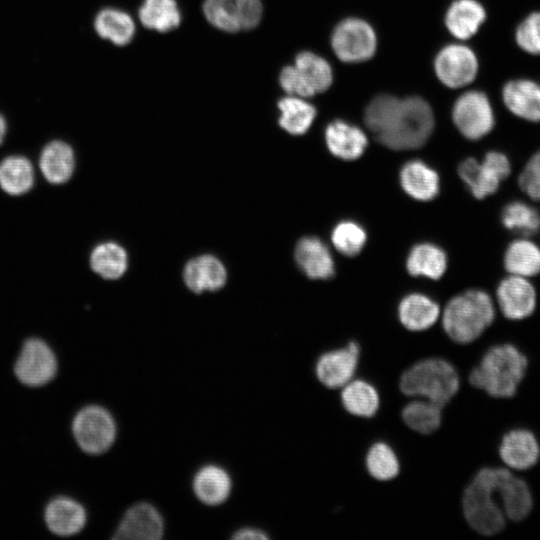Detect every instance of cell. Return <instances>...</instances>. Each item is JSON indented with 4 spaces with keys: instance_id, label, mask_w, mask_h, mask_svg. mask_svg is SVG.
<instances>
[{
    "instance_id": "24",
    "label": "cell",
    "mask_w": 540,
    "mask_h": 540,
    "mask_svg": "<svg viewBox=\"0 0 540 540\" xmlns=\"http://www.w3.org/2000/svg\"><path fill=\"white\" fill-rule=\"evenodd\" d=\"M325 141L335 157L347 161L359 158L368 144L367 137L360 128L343 120H335L327 125Z\"/></svg>"
},
{
    "instance_id": "39",
    "label": "cell",
    "mask_w": 540,
    "mask_h": 540,
    "mask_svg": "<svg viewBox=\"0 0 540 540\" xmlns=\"http://www.w3.org/2000/svg\"><path fill=\"white\" fill-rule=\"evenodd\" d=\"M366 239L365 230L354 221H342L338 223L331 234L334 247L346 256L358 254L364 247Z\"/></svg>"
},
{
    "instance_id": "11",
    "label": "cell",
    "mask_w": 540,
    "mask_h": 540,
    "mask_svg": "<svg viewBox=\"0 0 540 540\" xmlns=\"http://www.w3.org/2000/svg\"><path fill=\"white\" fill-rule=\"evenodd\" d=\"M452 119L458 131L472 141L488 135L495 125L490 101L480 91L462 94L453 106Z\"/></svg>"
},
{
    "instance_id": "21",
    "label": "cell",
    "mask_w": 540,
    "mask_h": 540,
    "mask_svg": "<svg viewBox=\"0 0 540 540\" xmlns=\"http://www.w3.org/2000/svg\"><path fill=\"white\" fill-rule=\"evenodd\" d=\"M440 307L430 297L422 293L405 296L397 308V317L404 329L410 332H424L439 320Z\"/></svg>"
},
{
    "instance_id": "12",
    "label": "cell",
    "mask_w": 540,
    "mask_h": 540,
    "mask_svg": "<svg viewBox=\"0 0 540 540\" xmlns=\"http://www.w3.org/2000/svg\"><path fill=\"white\" fill-rule=\"evenodd\" d=\"M494 301L503 317L521 321L534 314L538 291L532 279L506 274L496 286Z\"/></svg>"
},
{
    "instance_id": "33",
    "label": "cell",
    "mask_w": 540,
    "mask_h": 540,
    "mask_svg": "<svg viewBox=\"0 0 540 540\" xmlns=\"http://www.w3.org/2000/svg\"><path fill=\"white\" fill-rule=\"evenodd\" d=\"M406 268L413 276L437 280L447 268V257L445 252L434 244H417L407 257Z\"/></svg>"
},
{
    "instance_id": "38",
    "label": "cell",
    "mask_w": 540,
    "mask_h": 540,
    "mask_svg": "<svg viewBox=\"0 0 540 540\" xmlns=\"http://www.w3.org/2000/svg\"><path fill=\"white\" fill-rule=\"evenodd\" d=\"M94 272L105 279H117L127 269V254L118 244L106 242L94 248L90 256Z\"/></svg>"
},
{
    "instance_id": "7",
    "label": "cell",
    "mask_w": 540,
    "mask_h": 540,
    "mask_svg": "<svg viewBox=\"0 0 540 540\" xmlns=\"http://www.w3.org/2000/svg\"><path fill=\"white\" fill-rule=\"evenodd\" d=\"M58 359L52 347L43 339H26L13 363L16 380L28 388H40L51 383L58 373Z\"/></svg>"
},
{
    "instance_id": "42",
    "label": "cell",
    "mask_w": 540,
    "mask_h": 540,
    "mask_svg": "<svg viewBox=\"0 0 540 540\" xmlns=\"http://www.w3.org/2000/svg\"><path fill=\"white\" fill-rule=\"evenodd\" d=\"M232 538L236 540H267L269 536L260 529L246 527L237 530Z\"/></svg>"
},
{
    "instance_id": "40",
    "label": "cell",
    "mask_w": 540,
    "mask_h": 540,
    "mask_svg": "<svg viewBox=\"0 0 540 540\" xmlns=\"http://www.w3.org/2000/svg\"><path fill=\"white\" fill-rule=\"evenodd\" d=\"M517 184L520 191L533 203L540 204V148L522 166Z\"/></svg>"
},
{
    "instance_id": "8",
    "label": "cell",
    "mask_w": 540,
    "mask_h": 540,
    "mask_svg": "<svg viewBox=\"0 0 540 540\" xmlns=\"http://www.w3.org/2000/svg\"><path fill=\"white\" fill-rule=\"evenodd\" d=\"M75 443L83 452L99 455L114 443L116 423L111 413L100 405H87L76 412L71 424Z\"/></svg>"
},
{
    "instance_id": "41",
    "label": "cell",
    "mask_w": 540,
    "mask_h": 540,
    "mask_svg": "<svg viewBox=\"0 0 540 540\" xmlns=\"http://www.w3.org/2000/svg\"><path fill=\"white\" fill-rule=\"evenodd\" d=\"M515 39L523 51L540 55V12L531 13L519 24Z\"/></svg>"
},
{
    "instance_id": "23",
    "label": "cell",
    "mask_w": 540,
    "mask_h": 540,
    "mask_svg": "<svg viewBox=\"0 0 540 540\" xmlns=\"http://www.w3.org/2000/svg\"><path fill=\"white\" fill-rule=\"evenodd\" d=\"M295 259L300 269L310 279L326 280L334 275L333 257L317 237H303L296 245Z\"/></svg>"
},
{
    "instance_id": "26",
    "label": "cell",
    "mask_w": 540,
    "mask_h": 540,
    "mask_svg": "<svg viewBox=\"0 0 540 540\" xmlns=\"http://www.w3.org/2000/svg\"><path fill=\"white\" fill-rule=\"evenodd\" d=\"M224 265L211 255H202L190 260L183 273V278L190 290L195 293L215 291L226 282Z\"/></svg>"
},
{
    "instance_id": "31",
    "label": "cell",
    "mask_w": 540,
    "mask_h": 540,
    "mask_svg": "<svg viewBox=\"0 0 540 540\" xmlns=\"http://www.w3.org/2000/svg\"><path fill=\"white\" fill-rule=\"evenodd\" d=\"M39 164L48 182L62 184L70 179L74 171L73 150L63 141H51L43 148Z\"/></svg>"
},
{
    "instance_id": "1",
    "label": "cell",
    "mask_w": 540,
    "mask_h": 540,
    "mask_svg": "<svg viewBox=\"0 0 540 540\" xmlns=\"http://www.w3.org/2000/svg\"><path fill=\"white\" fill-rule=\"evenodd\" d=\"M364 121L375 138L393 150L421 147L434 127L430 105L416 96L399 99L378 95L368 104Z\"/></svg>"
},
{
    "instance_id": "19",
    "label": "cell",
    "mask_w": 540,
    "mask_h": 540,
    "mask_svg": "<svg viewBox=\"0 0 540 540\" xmlns=\"http://www.w3.org/2000/svg\"><path fill=\"white\" fill-rule=\"evenodd\" d=\"M498 452L503 463L515 470L533 467L540 457V447L535 436L525 429H515L506 433Z\"/></svg>"
},
{
    "instance_id": "32",
    "label": "cell",
    "mask_w": 540,
    "mask_h": 540,
    "mask_svg": "<svg viewBox=\"0 0 540 540\" xmlns=\"http://www.w3.org/2000/svg\"><path fill=\"white\" fill-rule=\"evenodd\" d=\"M231 478L221 467L206 465L198 470L193 479V490L200 501L207 505L224 502L231 492Z\"/></svg>"
},
{
    "instance_id": "25",
    "label": "cell",
    "mask_w": 540,
    "mask_h": 540,
    "mask_svg": "<svg viewBox=\"0 0 540 540\" xmlns=\"http://www.w3.org/2000/svg\"><path fill=\"white\" fill-rule=\"evenodd\" d=\"M400 419L412 433L430 436L442 426L443 408L426 399L409 398L400 409Z\"/></svg>"
},
{
    "instance_id": "36",
    "label": "cell",
    "mask_w": 540,
    "mask_h": 540,
    "mask_svg": "<svg viewBox=\"0 0 540 540\" xmlns=\"http://www.w3.org/2000/svg\"><path fill=\"white\" fill-rule=\"evenodd\" d=\"M34 183L31 162L24 156H9L0 162V187L13 196L28 192Z\"/></svg>"
},
{
    "instance_id": "13",
    "label": "cell",
    "mask_w": 540,
    "mask_h": 540,
    "mask_svg": "<svg viewBox=\"0 0 540 540\" xmlns=\"http://www.w3.org/2000/svg\"><path fill=\"white\" fill-rule=\"evenodd\" d=\"M203 13L214 27L239 32L256 27L262 17L260 0H205Z\"/></svg>"
},
{
    "instance_id": "3",
    "label": "cell",
    "mask_w": 540,
    "mask_h": 540,
    "mask_svg": "<svg viewBox=\"0 0 540 540\" xmlns=\"http://www.w3.org/2000/svg\"><path fill=\"white\" fill-rule=\"evenodd\" d=\"M398 388L406 399L422 398L444 408L460 391L461 375L449 359L426 356L402 371Z\"/></svg>"
},
{
    "instance_id": "22",
    "label": "cell",
    "mask_w": 540,
    "mask_h": 540,
    "mask_svg": "<svg viewBox=\"0 0 540 540\" xmlns=\"http://www.w3.org/2000/svg\"><path fill=\"white\" fill-rule=\"evenodd\" d=\"M303 98L326 91L332 84L333 73L329 63L310 51L300 52L293 65Z\"/></svg>"
},
{
    "instance_id": "44",
    "label": "cell",
    "mask_w": 540,
    "mask_h": 540,
    "mask_svg": "<svg viewBox=\"0 0 540 540\" xmlns=\"http://www.w3.org/2000/svg\"><path fill=\"white\" fill-rule=\"evenodd\" d=\"M539 233H540V226H539Z\"/></svg>"
},
{
    "instance_id": "2",
    "label": "cell",
    "mask_w": 540,
    "mask_h": 540,
    "mask_svg": "<svg viewBox=\"0 0 540 540\" xmlns=\"http://www.w3.org/2000/svg\"><path fill=\"white\" fill-rule=\"evenodd\" d=\"M510 474L506 468L483 467L464 486L460 498L461 513L474 532L493 536L503 530L506 521L504 487Z\"/></svg>"
},
{
    "instance_id": "4",
    "label": "cell",
    "mask_w": 540,
    "mask_h": 540,
    "mask_svg": "<svg viewBox=\"0 0 540 540\" xmlns=\"http://www.w3.org/2000/svg\"><path fill=\"white\" fill-rule=\"evenodd\" d=\"M528 366L526 356L512 344L490 347L467 375L468 384L493 398L515 395Z\"/></svg>"
},
{
    "instance_id": "14",
    "label": "cell",
    "mask_w": 540,
    "mask_h": 540,
    "mask_svg": "<svg viewBox=\"0 0 540 540\" xmlns=\"http://www.w3.org/2000/svg\"><path fill=\"white\" fill-rule=\"evenodd\" d=\"M435 72L447 87L460 88L471 83L478 72L475 53L462 44L445 46L435 58Z\"/></svg>"
},
{
    "instance_id": "9",
    "label": "cell",
    "mask_w": 540,
    "mask_h": 540,
    "mask_svg": "<svg viewBox=\"0 0 540 540\" xmlns=\"http://www.w3.org/2000/svg\"><path fill=\"white\" fill-rule=\"evenodd\" d=\"M361 354V345L354 339L322 351L313 364L315 379L328 390L341 389L357 376Z\"/></svg>"
},
{
    "instance_id": "43",
    "label": "cell",
    "mask_w": 540,
    "mask_h": 540,
    "mask_svg": "<svg viewBox=\"0 0 540 540\" xmlns=\"http://www.w3.org/2000/svg\"><path fill=\"white\" fill-rule=\"evenodd\" d=\"M6 130H7L6 121L4 117L0 114V144L2 143L5 137Z\"/></svg>"
},
{
    "instance_id": "18",
    "label": "cell",
    "mask_w": 540,
    "mask_h": 540,
    "mask_svg": "<svg viewBox=\"0 0 540 540\" xmlns=\"http://www.w3.org/2000/svg\"><path fill=\"white\" fill-rule=\"evenodd\" d=\"M506 274L529 279L540 275V245L533 237L516 236L508 242L503 252Z\"/></svg>"
},
{
    "instance_id": "34",
    "label": "cell",
    "mask_w": 540,
    "mask_h": 540,
    "mask_svg": "<svg viewBox=\"0 0 540 540\" xmlns=\"http://www.w3.org/2000/svg\"><path fill=\"white\" fill-rule=\"evenodd\" d=\"M97 34L118 46L128 44L135 34V23L132 17L119 9L105 8L94 21Z\"/></svg>"
},
{
    "instance_id": "28",
    "label": "cell",
    "mask_w": 540,
    "mask_h": 540,
    "mask_svg": "<svg viewBox=\"0 0 540 540\" xmlns=\"http://www.w3.org/2000/svg\"><path fill=\"white\" fill-rule=\"evenodd\" d=\"M403 190L419 201H430L439 193L437 172L420 160L405 163L400 170Z\"/></svg>"
},
{
    "instance_id": "17",
    "label": "cell",
    "mask_w": 540,
    "mask_h": 540,
    "mask_svg": "<svg viewBox=\"0 0 540 540\" xmlns=\"http://www.w3.org/2000/svg\"><path fill=\"white\" fill-rule=\"evenodd\" d=\"M339 403L346 414L358 419H372L380 410L381 395L374 383L356 376L338 390Z\"/></svg>"
},
{
    "instance_id": "16",
    "label": "cell",
    "mask_w": 540,
    "mask_h": 540,
    "mask_svg": "<svg viewBox=\"0 0 540 540\" xmlns=\"http://www.w3.org/2000/svg\"><path fill=\"white\" fill-rule=\"evenodd\" d=\"M164 532L160 513L149 503L131 506L123 515L112 539L159 540Z\"/></svg>"
},
{
    "instance_id": "37",
    "label": "cell",
    "mask_w": 540,
    "mask_h": 540,
    "mask_svg": "<svg viewBox=\"0 0 540 540\" xmlns=\"http://www.w3.org/2000/svg\"><path fill=\"white\" fill-rule=\"evenodd\" d=\"M138 15L143 26L158 32L173 30L181 22L176 0H144Z\"/></svg>"
},
{
    "instance_id": "35",
    "label": "cell",
    "mask_w": 540,
    "mask_h": 540,
    "mask_svg": "<svg viewBox=\"0 0 540 540\" xmlns=\"http://www.w3.org/2000/svg\"><path fill=\"white\" fill-rule=\"evenodd\" d=\"M304 99L288 95L278 102L279 125L292 135L306 133L315 119V107Z\"/></svg>"
},
{
    "instance_id": "10",
    "label": "cell",
    "mask_w": 540,
    "mask_h": 540,
    "mask_svg": "<svg viewBox=\"0 0 540 540\" xmlns=\"http://www.w3.org/2000/svg\"><path fill=\"white\" fill-rule=\"evenodd\" d=\"M331 45L341 61L356 63L366 61L374 55L377 39L367 22L358 18H348L335 27Z\"/></svg>"
},
{
    "instance_id": "5",
    "label": "cell",
    "mask_w": 540,
    "mask_h": 540,
    "mask_svg": "<svg viewBox=\"0 0 540 540\" xmlns=\"http://www.w3.org/2000/svg\"><path fill=\"white\" fill-rule=\"evenodd\" d=\"M492 296L479 288L468 289L451 298L441 315L443 332L457 345L476 341L496 317Z\"/></svg>"
},
{
    "instance_id": "30",
    "label": "cell",
    "mask_w": 540,
    "mask_h": 540,
    "mask_svg": "<svg viewBox=\"0 0 540 540\" xmlns=\"http://www.w3.org/2000/svg\"><path fill=\"white\" fill-rule=\"evenodd\" d=\"M532 201L512 199L501 209L500 222L503 228L516 236H530L539 233L540 212Z\"/></svg>"
},
{
    "instance_id": "27",
    "label": "cell",
    "mask_w": 540,
    "mask_h": 540,
    "mask_svg": "<svg viewBox=\"0 0 540 540\" xmlns=\"http://www.w3.org/2000/svg\"><path fill=\"white\" fill-rule=\"evenodd\" d=\"M363 464L367 475L377 482H390L401 473V460L396 449L386 440L372 442L365 451Z\"/></svg>"
},
{
    "instance_id": "29",
    "label": "cell",
    "mask_w": 540,
    "mask_h": 540,
    "mask_svg": "<svg viewBox=\"0 0 540 540\" xmlns=\"http://www.w3.org/2000/svg\"><path fill=\"white\" fill-rule=\"evenodd\" d=\"M486 18L485 9L476 0H456L447 10L445 24L461 40L474 36Z\"/></svg>"
},
{
    "instance_id": "6",
    "label": "cell",
    "mask_w": 540,
    "mask_h": 540,
    "mask_svg": "<svg viewBox=\"0 0 540 540\" xmlns=\"http://www.w3.org/2000/svg\"><path fill=\"white\" fill-rule=\"evenodd\" d=\"M511 173L510 158L498 150L488 151L482 160L468 157L458 165L459 177L477 200L495 194Z\"/></svg>"
},
{
    "instance_id": "15",
    "label": "cell",
    "mask_w": 540,
    "mask_h": 540,
    "mask_svg": "<svg viewBox=\"0 0 540 540\" xmlns=\"http://www.w3.org/2000/svg\"><path fill=\"white\" fill-rule=\"evenodd\" d=\"M43 521L48 531L59 537H70L83 530L87 523L85 507L76 499L58 495L43 509Z\"/></svg>"
},
{
    "instance_id": "20",
    "label": "cell",
    "mask_w": 540,
    "mask_h": 540,
    "mask_svg": "<svg viewBox=\"0 0 540 540\" xmlns=\"http://www.w3.org/2000/svg\"><path fill=\"white\" fill-rule=\"evenodd\" d=\"M503 102L516 117L532 123L540 122V85L529 79L507 82L502 91Z\"/></svg>"
}]
</instances>
